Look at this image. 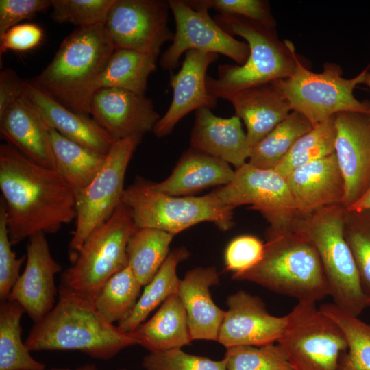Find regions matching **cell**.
<instances>
[{
    "mask_svg": "<svg viewBox=\"0 0 370 370\" xmlns=\"http://www.w3.org/2000/svg\"><path fill=\"white\" fill-rule=\"evenodd\" d=\"M0 189L12 245L37 233L53 234L76 219V193L53 169L0 145Z\"/></svg>",
    "mask_w": 370,
    "mask_h": 370,
    "instance_id": "1",
    "label": "cell"
},
{
    "mask_svg": "<svg viewBox=\"0 0 370 370\" xmlns=\"http://www.w3.org/2000/svg\"><path fill=\"white\" fill-rule=\"evenodd\" d=\"M25 343L30 352L79 351L100 360L111 359L136 345L128 334L106 319L93 302L62 284L54 308L34 323Z\"/></svg>",
    "mask_w": 370,
    "mask_h": 370,
    "instance_id": "2",
    "label": "cell"
},
{
    "mask_svg": "<svg viewBox=\"0 0 370 370\" xmlns=\"http://www.w3.org/2000/svg\"><path fill=\"white\" fill-rule=\"evenodd\" d=\"M114 50L104 24L77 27L64 39L51 62L29 82L68 109L89 116L94 85Z\"/></svg>",
    "mask_w": 370,
    "mask_h": 370,
    "instance_id": "3",
    "label": "cell"
},
{
    "mask_svg": "<svg viewBox=\"0 0 370 370\" xmlns=\"http://www.w3.org/2000/svg\"><path fill=\"white\" fill-rule=\"evenodd\" d=\"M214 20L229 34L243 38L249 55L243 65L221 64L217 78L207 76L206 87L217 99L258 85L285 79L295 71L299 58L290 40H281L275 27L241 16L218 14Z\"/></svg>",
    "mask_w": 370,
    "mask_h": 370,
    "instance_id": "4",
    "label": "cell"
},
{
    "mask_svg": "<svg viewBox=\"0 0 370 370\" xmlns=\"http://www.w3.org/2000/svg\"><path fill=\"white\" fill-rule=\"evenodd\" d=\"M262 260L251 269L232 278L255 283L270 291L313 302L330 296L328 283L318 252L297 226L276 234H266Z\"/></svg>",
    "mask_w": 370,
    "mask_h": 370,
    "instance_id": "5",
    "label": "cell"
},
{
    "mask_svg": "<svg viewBox=\"0 0 370 370\" xmlns=\"http://www.w3.org/2000/svg\"><path fill=\"white\" fill-rule=\"evenodd\" d=\"M345 208L334 204L301 216L297 227L319 256L333 304L358 317L367 307L358 269L344 234Z\"/></svg>",
    "mask_w": 370,
    "mask_h": 370,
    "instance_id": "6",
    "label": "cell"
},
{
    "mask_svg": "<svg viewBox=\"0 0 370 370\" xmlns=\"http://www.w3.org/2000/svg\"><path fill=\"white\" fill-rule=\"evenodd\" d=\"M123 202L130 208L137 227L158 229L173 235L202 222L212 223L223 231L234 225V208L225 204L214 191L199 197L172 196L138 179L125 190Z\"/></svg>",
    "mask_w": 370,
    "mask_h": 370,
    "instance_id": "7",
    "label": "cell"
},
{
    "mask_svg": "<svg viewBox=\"0 0 370 370\" xmlns=\"http://www.w3.org/2000/svg\"><path fill=\"white\" fill-rule=\"evenodd\" d=\"M136 228L130 208L122 202L88 236L61 284L94 302L107 281L127 266V245Z\"/></svg>",
    "mask_w": 370,
    "mask_h": 370,
    "instance_id": "8",
    "label": "cell"
},
{
    "mask_svg": "<svg viewBox=\"0 0 370 370\" xmlns=\"http://www.w3.org/2000/svg\"><path fill=\"white\" fill-rule=\"evenodd\" d=\"M366 72L367 68L346 79L339 65L326 62L322 72L314 73L299 57L290 77L271 83L286 98L292 111L301 114L314 127L340 112L370 114V103L360 101L354 95L356 86L364 84Z\"/></svg>",
    "mask_w": 370,
    "mask_h": 370,
    "instance_id": "9",
    "label": "cell"
},
{
    "mask_svg": "<svg viewBox=\"0 0 370 370\" xmlns=\"http://www.w3.org/2000/svg\"><path fill=\"white\" fill-rule=\"evenodd\" d=\"M277 343L293 370H341L348 348L341 328L313 302H298Z\"/></svg>",
    "mask_w": 370,
    "mask_h": 370,
    "instance_id": "10",
    "label": "cell"
},
{
    "mask_svg": "<svg viewBox=\"0 0 370 370\" xmlns=\"http://www.w3.org/2000/svg\"><path fill=\"white\" fill-rule=\"evenodd\" d=\"M141 137L134 136L115 141L98 173L76 194V225L69 243L73 260L88 236L123 202L125 173Z\"/></svg>",
    "mask_w": 370,
    "mask_h": 370,
    "instance_id": "11",
    "label": "cell"
},
{
    "mask_svg": "<svg viewBox=\"0 0 370 370\" xmlns=\"http://www.w3.org/2000/svg\"><path fill=\"white\" fill-rule=\"evenodd\" d=\"M226 205L235 208L250 205L269 224L266 234L295 229L299 214L286 177L274 170L260 169L247 162L235 169L233 180L214 190Z\"/></svg>",
    "mask_w": 370,
    "mask_h": 370,
    "instance_id": "12",
    "label": "cell"
},
{
    "mask_svg": "<svg viewBox=\"0 0 370 370\" xmlns=\"http://www.w3.org/2000/svg\"><path fill=\"white\" fill-rule=\"evenodd\" d=\"M176 30L171 45L160 60L161 68L173 71L181 56L189 50L221 53L239 65L247 61L249 47L223 30L204 8H192L184 1L168 0Z\"/></svg>",
    "mask_w": 370,
    "mask_h": 370,
    "instance_id": "13",
    "label": "cell"
},
{
    "mask_svg": "<svg viewBox=\"0 0 370 370\" xmlns=\"http://www.w3.org/2000/svg\"><path fill=\"white\" fill-rule=\"evenodd\" d=\"M170 6L164 0H114L104 27L115 49H125L158 58L172 41L168 25Z\"/></svg>",
    "mask_w": 370,
    "mask_h": 370,
    "instance_id": "14",
    "label": "cell"
},
{
    "mask_svg": "<svg viewBox=\"0 0 370 370\" xmlns=\"http://www.w3.org/2000/svg\"><path fill=\"white\" fill-rule=\"evenodd\" d=\"M335 127L334 153L345 186L342 205L347 208L370 185V114L340 112Z\"/></svg>",
    "mask_w": 370,
    "mask_h": 370,
    "instance_id": "15",
    "label": "cell"
},
{
    "mask_svg": "<svg viewBox=\"0 0 370 370\" xmlns=\"http://www.w3.org/2000/svg\"><path fill=\"white\" fill-rule=\"evenodd\" d=\"M227 305L217 339L226 349L262 346L275 343L282 337L288 323L287 314L271 315L258 296L240 290L227 297Z\"/></svg>",
    "mask_w": 370,
    "mask_h": 370,
    "instance_id": "16",
    "label": "cell"
},
{
    "mask_svg": "<svg viewBox=\"0 0 370 370\" xmlns=\"http://www.w3.org/2000/svg\"><path fill=\"white\" fill-rule=\"evenodd\" d=\"M28 239L25 269L7 299L21 305L35 323L56 305L58 290L54 278L62 267L52 256L45 234L37 233Z\"/></svg>",
    "mask_w": 370,
    "mask_h": 370,
    "instance_id": "17",
    "label": "cell"
},
{
    "mask_svg": "<svg viewBox=\"0 0 370 370\" xmlns=\"http://www.w3.org/2000/svg\"><path fill=\"white\" fill-rule=\"evenodd\" d=\"M89 114L116 140L143 136L160 119L153 102L145 95L117 88H101L92 95Z\"/></svg>",
    "mask_w": 370,
    "mask_h": 370,
    "instance_id": "18",
    "label": "cell"
},
{
    "mask_svg": "<svg viewBox=\"0 0 370 370\" xmlns=\"http://www.w3.org/2000/svg\"><path fill=\"white\" fill-rule=\"evenodd\" d=\"M217 59L215 53L198 50L186 52L181 69L171 75L173 97L167 111L152 130L156 137L171 134L177 123L192 111L201 108L212 110L217 106L218 99L210 95L206 87V72Z\"/></svg>",
    "mask_w": 370,
    "mask_h": 370,
    "instance_id": "19",
    "label": "cell"
},
{
    "mask_svg": "<svg viewBox=\"0 0 370 370\" xmlns=\"http://www.w3.org/2000/svg\"><path fill=\"white\" fill-rule=\"evenodd\" d=\"M286 180L302 216L342 204L344 180L335 153L297 168Z\"/></svg>",
    "mask_w": 370,
    "mask_h": 370,
    "instance_id": "20",
    "label": "cell"
},
{
    "mask_svg": "<svg viewBox=\"0 0 370 370\" xmlns=\"http://www.w3.org/2000/svg\"><path fill=\"white\" fill-rule=\"evenodd\" d=\"M219 282L214 267L194 268L180 279L177 295L185 308L193 341H217L225 310L215 304L210 288Z\"/></svg>",
    "mask_w": 370,
    "mask_h": 370,
    "instance_id": "21",
    "label": "cell"
},
{
    "mask_svg": "<svg viewBox=\"0 0 370 370\" xmlns=\"http://www.w3.org/2000/svg\"><path fill=\"white\" fill-rule=\"evenodd\" d=\"M190 147L219 158L236 169L249 159L250 147L241 120L236 116L222 118L208 108L195 111Z\"/></svg>",
    "mask_w": 370,
    "mask_h": 370,
    "instance_id": "22",
    "label": "cell"
},
{
    "mask_svg": "<svg viewBox=\"0 0 370 370\" xmlns=\"http://www.w3.org/2000/svg\"><path fill=\"white\" fill-rule=\"evenodd\" d=\"M0 131L8 143L25 157L54 169L49 127L25 94L0 116Z\"/></svg>",
    "mask_w": 370,
    "mask_h": 370,
    "instance_id": "23",
    "label": "cell"
},
{
    "mask_svg": "<svg viewBox=\"0 0 370 370\" xmlns=\"http://www.w3.org/2000/svg\"><path fill=\"white\" fill-rule=\"evenodd\" d=\"M23 90L47 126L64 137L104 154L116 141L94 119L68 109L29 81H23Z\"/></svg>",
    "mask_w": 370,
    "mask_h": 370,
    "instance_id": "24",
    "label": "cell"
},
{
    "mask_svg": "<svg viewBox=\"0 0 370 370\" xmlns=\"http://www.w3.org/2000/svg\"><path fill=\"white\" fill-rule=\"evenodd\" d=\"M226 100L246 126L250 149L292 112L286 98L271 82L244 89Z\"/></svg>",
    "mask_w": 370,
    "mask_h": 370,
    "instance_id": "25",
    "label": "cell"
},
{
    "mask_svg": "<svg viewBox=\"0 0 370 370\" xmlns=\"http://www.w3.org/2000/svg\"><path fill=\"white\" fill-rule=\"evenodd\" d=\"M234 174L235 170L227 162L190 147L182 154L167 178L150 184L166 195L192 196L210 187L227 185Z\"/></svg>",
    "mask_w": 370,
    "mask_h": 370,
    "instance_id": "26",
    "label": "cell"
},
{
    "mask_svg": "<svg viewBox=\"0 0 370 370\" xmlns=\"http://www.w3.org/2000/svg\"><path fill=\"white\" fill-rule=\"evenodd\" d=\"M128 334L136 345L149 352L182 348L193 341L186 312L177 293L167 298L150 319Z\"/></svg>",
    "mask_w": 370,
    "mask_h": 370,
    "instance_id": "27",
    "label": "cell"
},
{
    "mask_svg": "<svg viewBox=\"0 0 370 370\" xmlns=\"http://www.w3.org/2000/svg\"><path fill=\"white\" fill-rule=\"evenodd\" d=\"M54 170L77 193L84 189L102 167L106 154L73 141L49 128Z\"/></svg>",
    "mask_w": 370,
    "mask_h": 370,
    "instance_id": "28",
    "label": "cell"
},
{
    "mask_svg": "<svg viewBox=\"0 0 370 370\" xmlns=\"http://www.w3.org/2000/svg\"><path fill=\"white\" fill-rule=\"evenodd\" d=\"M185 247L175 249L169 253L153 279L145 286L133 310L118 323L119 328L129 334L143 323L150 313L167 298L176 294L180 279L177 275L178 264L188 258Z\"/></svg>",
    "mask_w": 370,
    "mask_h": 370,
    "instance_id": "29",
    "label": "cell"
},
{
    "mask_svg": "<svg viewBox=\"0 0 370 370\" xmlns=\"http://www.w3.org/2000/svg\"><path fill=\"white\" fill-rule=\"evenodd\" d=\"M158 58L137 51L115 49L93 87V92L117 88L145 95L149 75L156 70Z\"/></svg>",
    "mask_w": 370,
    "mask_h": 370,
    "instance_id": "30",
    "label": "cell"
},
{
    "mask_svg": "<svg viewBox=\"0 0 370 370\" xmlns=\"http://www.w3.org/2000/svg\"><path fill=\"white\" fill-rule=\"evenodd\" d=\"M174 236L150 227H137L130 236L127 265L143 286L153 279L167 258Z\"/></svg>",
    "mask_w": 370,
    "mask_h": 370,
    "instance_id": "31",
    "label": "cell"
},
{
    "mask_svg": "<svg viewBox=\"0 0 370 370\" xmlns=\"http://www.w3.org/2000/svg\"><path fill=\"white\" fill-rule=\"evenodd\" d=\"M25 312L16 301H1L0 370H45L22 341L21 320Z\"/></svg>",
    "mask_w": 370,
    "mask_h": 370,
    "instance_id": "32",
    "label": "cell"
},
{
    "mask_svg": "<svg viewBox=\"0 0 370 370\" xmlns=\"http://www.w3.org/2000/svg\"><path fill=\"white\" fill-rule=\"evenodd\" d=\"M312 127L304 116L292 111L284 121L250 149L247 163L257 169H274L296 141Z\"/></svg>",
    "mask_w": 370,
    "mask_h": 370,
    "instance_id": "33",
    "label": "cell"
},
{
    "mask_svg": "<svg viewBox=\"0 0 370 370\" xmlns=\"http://www.w3.org/2000/svg\"><path fill=\"white\" fill-rule=\"evenodd\" d=\"M142 286L127 265L107 281L93 304L109 322L119 323L133 310Z\"/></svg>",
    "mask_w": 370,
    "mask_h": 370,
    "instance_id": "34",
    "label": "cell"
},
{
    "mask_svg": "<svg viewBox=\"0 0 370 370\" xmlns=\"http://www.w3.org/2000/svg\"><path fill=\"white\" fill-rule=\"evenodd\" d=\"M335 138L334 116L301 136L273 170L286 177L298 167L334 153Z\"/></svg>",
    "mask_w": 370,
    "mask_h": 370,
    "instance_id": "35",
    "label": "cell"
},
{
    "mask_svg": "<svg viewBox=\"0 0 370 370\" xmlns=\"http://www.w3.org/2000/svg\"><path fill=\"white\" fill-rule=\"evenodd\" d=\"M343 332L348 345L341 361V370H370V324L341 309L333 303L319 308Z\"/></svg>",
    "mask_w": 370,
    "mask_h": 370,
    "instance_id": "36",
    "label": "cell"
},
{
    "mask_svg": "<svg viewBox=\"0 0 370 370\" xmlns=\"http://www.w3.org/2000/svg\"><path fill=\"white\" fill-rule=\"evenodd\" d=\"M344 234L358 269L367 306H370V210H345Z\"/></svg>",
    "mask_w": 370,
    "mask_h": 370,
    "instance_id": "37",
    "label": "cell"
},
{
    "mask_svg": "<svg viewBox=\"0 0 370 370\" xmlns=\"http://www.w3.org/2000/svg\"><path fill=\"white\" fill-rule=\"evenodd\" d=\"M224 359L227 370H293L277 343L230 347Z\"/></svg>",
    "mask_w": 370,
    "mask_h": 370,
    "instance_id": "38",
    "label": "cell"
},
{
    "mask_svg": "<svg viewBox=\"0 0 370 370\" xmlns=\"http://www.w3.org/2000/svg\"><path fill=\"white\" fill-rule=\"evenodd\" d=\"M114 0H51V16L77 27L104 24Z\"/></svg>",
    "mask_w": 370,
    "mask_h": 370,
    "instance_id": "39",
    "label": "cell"
},
{
    "mask_svg": "<svg viewBox=\"0 0 370 370\" xmlns=\"http://www.w3.org/2000/svg\"><path fill=\"white\" fill-rule=\"evenodd\" d=\"M143 367L145 370H227L224 358L214 360L181 348L149 352L143 358Z\"/></svg>",
    "mask_w": 370,
    "mask_h": 370,
    "instance_id": "40",
    "label": "cell"
},
{
    "mask_svg": "<svg viewBox=\"0 0 370 370\" xmlns=\"http://www.w3.org/2000/svg\"><path fill=\"white\" fill-rule=\"evenodd\" d=\"M192 8L214 9L219 14L241 16L275 27L276 21L271 12L269 3L264 0H186Z\"/></svg>",
    "mask_w": 370,
    "mask_h": 370,
    "instance_id": "41",
    "label": "cell"
},
{
    "mask_svg": "<svg viewBox=\"0 0 370 370\" xmlns=\"http://www.w3.org/2000/svg\"><path fill=\"white\" fill-rule=\"evenodd\" d=\"M264 243L252 235H241L227 245L224 255L225 269L232 275L246 272L262 260Z\"/></svg>",
    "mask_w": 370,
    "mask_h": 370,
    "instance_id": "42",
    "label": "cell"
},
{
    "mask_svg": "<svg viewBox=\"0 0 370 370\" xmlns=\"http://www.w3.org/2000/svg\"><path fill=\"white\" fill-rule=\"evenodd\" d=\"M5 208L3 201L0 204V299L6 300L14 284L20 276V269L26 255L17 258L11 248Z\"/></svg>",
    "mask_w": 370,
    "mask_h": 370,
    "instance_id": "43",
    "label": "cell"
},
{
    "mask_svg": "<svg viewBox=\"0 0 370 370\" xmlns=\"http://www.w3.org/2000/svg\"><path fill=\"white\" fill-rule=\"evenodd\" d=\"M51 7V0H1L0 36L21 21Z\"/></svg>",
    "mask_w": 370,
    "mask_h": 370,
    "instance_id": "44",
    "label": "cell"
},
{
    "mask_svg": "<svg viewBox=\"0 0 370 370\" xmlns=\"http://www.w3.org/2000/svg\"><path fill=\"white\" fill-rule=\"evenodd\" d=\"M44 38L43 29L34 23L15 25L0 36V55L8 51H27L40 45Z\"/></svg>",
    "mask_w": 370,
    "mask_h": 370,
    "instance_id": "45",
    "label": "cell"
},
{
    "mask_svg": "<svg viewBox=\"0 0 370 370\" xmlns=\"http://www.w3.org/2000/svg\"><path fill=\"white\" fill-rule=\"evenodd\" d=\"M23 81L11 69L0 73V116L24 95Z\"/></svg>",
    "mask_w": 370,
    "mask_h": 370,
    "instance_id": "46",
    "label": "cell"
},
{
    "mask_svg": "<svg viewBox=\"0 0 370 370\" xmlns=\"http://www.w3.org/2000/svg\"><path fill=\"white\" fill-rule=\"evenodd\" d=\"M346 210L355 212L370 210V185L364 194Z\"/></svg>",
    "mask_w": 370,
    "mask_h": 370,
    "instance_id": "47",
    "label": "cell"
},
{
    "mask_svg": "<svg viewBox=\"0 0 370 370\" xmlns=\"http://www.w3.org/2000/svg\"><path fill=\"white\" fill-rule=\"evenodd\" d=\"M49 370H98L97 367L93 364H85L75 369H70L68 368H54Z\"/></svg>",
    "mask_w": 370,
    "mask_h": 370,
    "instance_id": "48",
    "label": "cell"
},
{
    "mask_svg": "<svg viewBox=\"0 0 370 370\" xmlns=\"http://www.w3.org/2000/svg\"><path fill=\"white\" fill-rule=\"evenodd\" d=\"M364 84L370 88V64L367 67V72L364 80Z\"/></svg>",
    "mask_w": 370,
    "mask_h": 370,
    "instance_id": "49",
    "label": "cell"
},
{
    "mask_svg": "<svg viewBox=\"0 0 370 370\" xmlns=\"http://www.w3.org/2000/svg\"><path fill=\"white\" fill-rule=\"evenodd\" d=\"M117 370H127V369H126L122 368V369H117Z\"/></svg>",
    "mask_w": 370,
    "mask_h": 370,
    "instance_id": "50",
    "label": "cell"
}]
</instances>
